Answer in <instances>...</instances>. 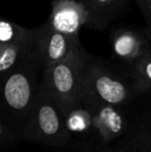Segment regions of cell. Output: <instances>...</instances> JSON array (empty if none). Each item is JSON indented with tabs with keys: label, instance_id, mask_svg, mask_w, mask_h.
I'll use <instances>...</instances> for the list:
<instances>
[{
	"label": "cell",
	"instance_id": "6da1fadb",
	"mask_svg": "<svg viewBox=\"0 0 151 152\" xmlns=\"http://www.w3.org/2000/svg\"><path fill=\"white\" fill-rule=\"evenodd\" d=\"M42 72L33 47L16 67L0 75V122L21 141L36 102Z\"/></svg>",
	"mask_w": 151,
	"mask_h": 152
},
{
	"label": "cell",
	"instance_id": "277c9868",
	"mask_svg": "<svg viewBox=\"0 0 151 152\" xmlns=\"http://www.w3.org/2000/svg\"><path fill=\"white\" fill-rule=\"evenodd\" d=\"M23 141L57 149L66 148L71 143L65 112L42 86V82Z\"/></svg>",
	"mask_w": 151,
	"mask_h": 152
},
{
	"label": "cell",
	"instance_id": "5bb4252c",
	"mask_svg": "<svg viewBox=\"0 0 151 152\" xmlns=\"http://www.w3.org/2000/svg\"><path fill=\"white\" fill-rule=\"evenodd\" d=\"M22 141L0 122V152L14 150Z\"/></svg>",
	"mask_w": 151,
	"mask_h": 152
},
{
	"label": "cell",
	"instance_id": "2e32d148",
	"mask_svg": "<svg viewBox=\"0 0 151 152\" xmlns=\"http://www.w3.org/2000/svg\"><path fill=\"white\" fill-rule=\"evenodd\" d=\"M144 31H145L146 35H147L148 39H149V42L151 44V23L146 24V27H145V29H144Z\"/></svg>",
	"mask_w": 151,
	"mask_h": 152
},
{
	"label": "cell",
	"instance_id": "ba28073f",
	"mask_svg": "<svg viewBox=\"0 0 151 152\" xmlns=\"http://www.w3.org/2000/svg\"><path fill=\"white\" fill-rule=\"evenodd\" d=\"M87 12L82 1L55 0L48 23L56 31L69 36H78L81 27L86 25Z\"/></svg>",
	"mask_w": 151,
	"mask_h": 152
},
{
	"label": "cell",
	"instance_id": "52a82bcc",
	"mask_svg": "<svg viewBox=\"0 0 151 152\" xmlns=\"http://www.w3.org/2000/svg\"><path fill=\"white\" fill-rule=\"evenodd\" d=\"M111 46L113 57L125 67L135 64L151 54V44L145 31L133 28H119L112 32Z\"/></svg>",
	"mask_w": 151,
	"mask_h": 152
},
{
	"label": "cell",
	"instance_id": "e0dca14e",
	"mask_svg": "<svg viewBox=\"0 0 151 152\" xmlns=\"http://www.w3.org/2000/svg\"><path fill=\"white\" fill-rule=\"evenodd\" d=\"M94 152H117V151H115L111 148H101V149H97Z\"/></svg>",
	"mask_w": 151,
	"mask_h": 152
},
{
	"label": "cell",
	"instance_id": "9a60e30c",
	"mask_svg": "<svg viewBox=\"0 0 151 152\" xmlns=\"http://www.w3.org/2000/svg\"><path fill=\"white\" fill-rule=\"evenodd\" d=\"M136 2L143 14L146 24L151 23V0H136Z\"/></svg>",
	"mask_w": 151,
	"mask_h": 152
},
{
	"label": "cell",
	"instance_id": "8992f818",
	"mask_svg": "<svg viewBox=\"0 0 151 152\" xmlns=\"http://www.w3.org/2000/svg\"><path fill=\"white\" fill-rule=\"evenodd\" d=\"M79 40V36L60 33L46 22L34 29L33 47L44 69L66 58Z\"/></svg>",
	"mask_w": 151,
	"mask_h": 152
},
{
	"label": "cell",
	"instance_id": "3957f363",
	"mask_svg": "<svg viewBox=\"0 0 151 152\" xmlns=\"http://www.w3.org/2000/svg\"><path fill=\"white\" fill-rule=\"evenodd\" d=\"M89 57L79 40L66 58L42 72V86L65 113L83 106V82Z\"/></svg>",
	"mask_w": 151,
	"mask_h": 152
},
{
	"label": "cell",
	"instance_id": "7a4b0ae2",
	"mask_svg": "<svg viewBox=\"0 0 151 152\" xmlns=\"http://www.w3.org/2000/svg\"><path fill=\"white\" fill-rule=\"evenodd\" d=\"M142 95L131 74L104 59L90 55L83 82V106L86 109L108 106L129 108Z\"/></svg>",
	"mask_w": 151,
	"mask_h": 152
},
{
	"label": "cell",
	"instance_id": "9c48e42d",
	"mask_svg": "<svg viewBox=\"0 0 151 152\" xmlns=\"http://www.w3.org/2000/svg\"><path fill=\"white\" fill-rule=\"evenodd\" d=\"M128 2L129 0H82L87 12L85 26L93 30H105L123 16Z\"/></svg>",
	"mask_w": 151,
	"mask_h": 152
},
{
	"label": "cell",
	"instance_id": "8fae6325",
	"mask_svg": "<svg viewBox=\"0 0 151 152\" xmlns=\"http://www.w3.org/2000/svg\"><path fill=\"white\" fill-rule=\"evenodd\" d=\"M34 29L22 27L0 17V45L28 44L33 42Z\"/></svg>",
	"mask_w": 151,
	"mask_h": 152
},
{
	"label": "cell",
	"instance_id": "5b68a950",
	"mask_svg": "<svg viewBox=\"0 0 151 152\" xmlns=\"http://www.w3.org/2000/svg\"><path fill=\"white\" fill-rule=\"evenodd\" d=\"M87 110L92 116L93 152L101 148H112L128 132L133 124V117L129 114V108L101 104Z\"/></svg>",
	"mask_w": 151,
	"mask_h": 152
},
{
	"label": "cell",
	"instance_id": "7c38bea8",
	"mask_svg": "<svg viewBox=\"0 0 151 152\" xmlns=\"http://www.w3.org/2000/svg\"><path fill=\"white\" fill-rule=\"evenodd\" d=\"M33 49V42L28 44L0 45V75L15 68Z\"/></svg>",
	"mask_w": 151,
	"mask_h": 152
},
{
	"label": "cell",
	"instance_id": "30bf717a",
	"mask_svg": "<svg viewBox=\"0 0 151 152\" xmlns=\"http://www.w3.org/2000/svg\"><path fill=\"white\" fill-rule=\"evenodd\" d=\"M111 149L117 152H151V114L133 117L128 132Z\"/></svg>",
	"mask_w": 151,
	"mask_h": 152
},
{
	"label": "cell",
	"instance_id": "4fadbf2b",
	"mask_svg": "<svg viewBox=\"0 0 151 152\" xmlns=\"http://www.w3.org/2000/svg\"><path fill=\"white\" fill-rule=\"evenodd\" d=\"M126 68L135 81L140 93L145 94L151 92V54Z\"/></svg>",
	"mask_w": 151,
	"mask_h": 152
}]
</instances>
